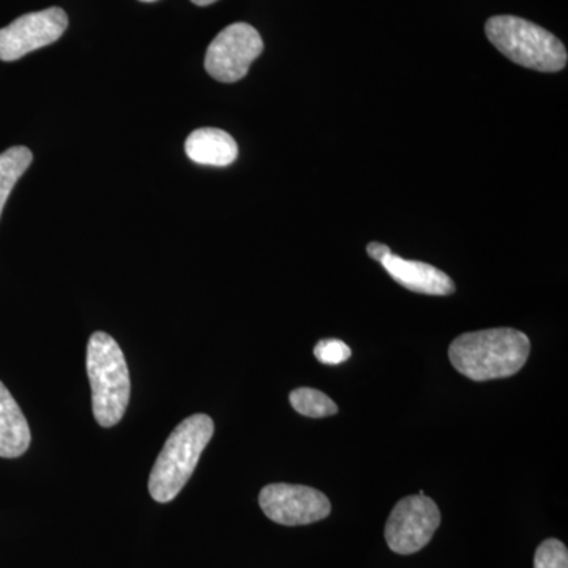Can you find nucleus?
Returning <instances> with one entry per match:
<instances>
[{"label":"nucleus","instance_id":"nucleus-1","mask_svg":"<svg viewBox=\"0 0 568 568\" xmlns=\"http://www.w3.org/2000/svg\"><path fill=\"white\" fill-rule=\"evenodd\" d=\"M529 354L528 335L508 327L469 332L448 347L452 365L477 383L517 375Z\"/></svg>","mask_w":568,"mask_h":568},{"label":"nucleus","instance_id":"nucleus-2","mask_svg":"<svg viewBox=\"0 0 568 568\" xmlns=\"http://www.w3.org/2000/svg\"><path fill=\"white\" fill-rule=\"evenodd\" d=\"M215 425L205 414L186 417L171 433L149 477V493L160 504L171 503L193 476L197 462L211 443Z\"/></svg>","mask_w":568,"mask_h":568},{"label":"nucleus","instance_id":"nucleus-3","mask_svg":"<svg viewBox=\"0 0 568 568\" xmlns=\"http://www.w3.org/2000/svg\"><path fill=\"white\" fill-rule=\"evenodd\" d=\"M88 375L95 420L103 428L118 425L125 416L132 383L121 346L104 332H95L89 339Z\"/></svg>","mask_w":568,"mask_h":568},{"label":"nucleus","instance_id":"nucleus-4","mask_svg":"<svg viewBox=\"0 0 568 568\" xmlns=\"http://www.w3.org/2000/svg\"><path fill=\"white\" fill-rule=\"evenodd\" d=\"M488 40L506 58L526 69L555 73L566 69L562 41L534 22L517 17H493L485 24Z\"/></svg>","mask_w":568,"mask_h":568},{"label":"nucleus","instance_id":"nucleus-5","mask_svg":"<svg viewBox=\"0 0 568 568\" xmlns=\"http://www.w3.org/2000/svg\"><path fill=\"white\" fill-rule=\"evenodd\" d=\"M264 50L260 32L246 22H235L213 39L205 52L204 67L213 80L237 82Z\"/></svg>","mask_w":568,"mask_h":568},{"label":"nucleus","instance_id":"nucleus-6","mask_svg":"<svg viewBox=\"0 0 568 568\" xmlns=\"http://www.w3.org/2000/svg\"><path fill=\"white\" fill-rule=\"evenodd\" d=\"M439 525L435 500L425 495L407 496L392 510L384 536L392 551L414 555L432 541Z\"/></svg>","mask_w":568,"mask_h":568},{"label":"nucleus","instance_id":"nucleus-7","mask_svg":"<svg viewBox=\"0 0 568 568\" xmlns=\"http://www.w3.org/2000/svg\"><path fill=\"white\" fill-rule=\"evenodd\" d=\"M69 28V17L59 7L24 14L0 29V61H20L29 52L55 43Z\"/></svg>","mask_w":568,"mask_h":568},{"label":"nucleus","instance_id":"nucleus-8","mask_svg":"<svg viewBox=\"0 0 568 568\" xmlns=\"http://www.w3.org/2000/svg\"><path fill=\"white\" fill-rule=\"evenodd\" d=\"M260 506L265 517L283 526L313 525L332 511L331 500L324 493L304 485H267L261 491Z\"/></svg>","mask_w":568,"mask_h":568},{"label":"nucleus","instance_id":"nucleus-9","mask_svg":"<svg viewBox=\"0 0 568 568\" xmlns=\"http://www.w3.org/2000/svg\"><path fill=\"white\" fill-rule=\"evenodd\" d=\"M383 267L396 283L413 293L428 295H450L455 293V283L450 276L436 268L435 265L407 261L390 253L384 257Z\"/></svg>","mask_w":568,"mask_h":568},{"label":"nucleus","instance_id":"nucleus-10","mask_svg":"<svg viewBox=\"0 0 568 568\" xmlns=\"http://www.w3.org/2000/svg\"><path fill=\"white\" fill-rule=\"evenodd\" d=\"M31 428L9 388L0 383V458H20L31 447Z\"/></svg>","mask_w":568,"mask_h":568},{"label":"nucleus","instance_id":"nucleus-11","mask_svg":"<svg viewBox=\"0 0 568 568\" xmlns=\"http://www.w3.org/2000/svg\"><path fill=\"white\" fill-rule=\"evenodd\" d=\"M185 152L192 162L207 166H230L239 155L237 142L220 129H200L190 134Z\"/></svg>","mask_w":568,"mask_h":568},{"label":"nucleus","instance_id":"nucleus-12","mask_svg":"<svg viewBox=\"0 0 568 568\" xmlns=\"http://www.w3.org/2000/svg\"><path fill=\"white\" fill-rule=\"evenodd\" d=\"M32 160V152L28 148H22V145L0 153V215H2L11 190L20 181L21 175L29 170Z\"/></svg>","mask_w":568,"mask_h":568},{"label":"nucleus","instance_id":"nucleus-13","mask_svg":"<svg viewBox=\"0 0 568 568\" xmlns=\"http://www.w3.org/2000/svg\"><path fill=\"white\" fill-rule=\"evenodd\" d=\"M290 402L294 409L305 417L323 418L338 413V406L335 405L334 399L316 388H295L291 392Z\"/></svg>","mask_w":568,"mask_h":568},{"label":"nucleus","instance_id":"nucleus-14","mask_svg":"<svg viewBox=\"0 0 568 568\" xmlns=\"http://www.w3.org/2000/svg\"><path fill=\"white\" fill-rule=\"evenodd\" d=\"M534 568H568V551L562 541L548 538L537 548Z\"/></svg>","mask_w":568,"mask_h":568},{"label":"nucleus","instance_id":"nucleus-15","mask_svg":"<svg viewBox=\"0 0 568 568\" xmlns=\"http://www.w3.org/2000/svg\"><path fill=\"white\" fill-rule=\"evenodd\" d=\"M315 357L324 365L345 364L351 358V347L342 339H321L315 347Z\"/></svg>","mask_w":568,"mask_h":568},{"label":"nucleus","instance_id":"nucleus-16","mask_svg":"<svg viewBox=\"0 0 568 568\" xmlns=\"http://www.w3.org/2000/svg\"><path fill=\"white\" fill-rule=\"evenodd\" d=\"M366 252H368V256L372 257V260L377 261V263H383L384 257H387L388 254L392 253V250L388 248L387 245L379 244V242H372V244L366 246Z\"/></svg>","mask_w":568,"mask_h":568},{"label":"nucleus","instance_id":"nucleus-17","mask_svg":"<svg viewBox=\"0 0 568 568\" xmlns=\"http://www.w3.org/2000/svg\"><path fill=\"white\" fill-rule=\"evenodd\" d=\"M194 6L205 7L211 6V3L216 2V0H192Z\"/></svg>","mask_w":568,"mask_h":568},{"label":"nucleus","instance_id":"nucleus-18","mask_svg":"<svg viewBox=\"0 0 568 568\" xmlns=\"http://www.w3.org/2000/svg\"><path fill=\"white\" fill-rule=\"evenodd\" d=\"M141 2H156V0H141Z\"/></svg>","mask_w":568,"mask_h":568}]
</instances>
